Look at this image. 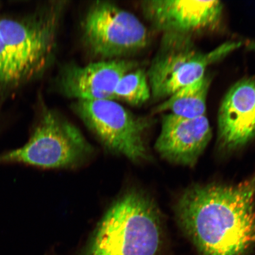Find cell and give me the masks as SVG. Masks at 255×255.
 <instances>
[{
	"mask_svg": "<svg viewBox=\"0 0 255 255\" xmlns=\"http://www.w3.org/2000/svg\"><path fill=\"white\" fill-rule=\"evenodd\" d=\"M151 98L147 73L140 68L124 75L114 93V101H123L132 106L142 105Z\"/></svg>",
	"mask_w": 255,
	"mask_h": 255,
	"instance_id": "13",
	"label": "cell"
},
{
	"mask_svg": "<svg viewBox=\"0 0 255 255\" xmlns=\"http://www.w3.org/2000/svg\"><path fill=\"white\" fill-rule=\"evenodd\" d=\"M65 7L66 2H54L23 18L0 20V34L7 59L9 91L41 76L52 63Z\"/></svg>",
	"mask_w": 255,
	"mask_h": 255,
	"instance_id": "3",
	"label": "cell"
},
{
	"mask_svg": "<svg viewBox=\"0 0 255 255\" xmlns=\"http://www.w3.org/2000/svg\"><path fill=\"white\" fill-rule=\"evenodd\" d=\"M212 135L206 116L190 119L168 114L162 117L160 134L155 148L169 161L193 166Z\"/></svg>",
	"mask_w": 255,
	"mask_h": 255,
	"instance_id": "10",
	"label": "cell"
},
{
	"mask_svg": "<svg viewBox=\"0 0 255 255\" xmlns=\"http://www.w3.org/2000/svg\"><path fill=\"white\" fill-rule=\"evenodd\" d=\"M138 63L125 59L104 60L80 66L70 64L60 72L57 85L61 93L76 101L114 100L118 83Z\"/></svg>",
	"mask_w": 255,
	"mask_h": 255,
	"instance_id": "9",
	"label": "cell"
},
{
	"mask_svg": "<svg viewBox=\"0 0 255 255\" xmlns=\"http://www.w3.org/2000/svg\"><path fill=\"white\" fill-rule=\"evenodd\" d=\"M145 18L162 34H191L212 29L221 20V1L146 0L141 2Z\"/></svg>",
	"mask_w": 255,
	"mask_h": 255,
	"instance_id": "8",
	"label": "cell"
},
{
	"mask_svg": "<svg viewBox=\"0 0 255 255\" xmlns=\"http://www.w3.org/2000/svg\"><path fill=\"white\" fill-rule=\"evenodd\" d=\"M94 151L77 127L57 112L44 109L28 142L0 155V164L73 168L89 161Z\"/></svg>",
	"mask_w": 255,
	"mask_h": 255,
	"instance_id": "4",
	"label": "cell"
},
{
	"mask_svg": "<svg viewBox=\"0 0 255 255\" xmlns=\"http://www.w3.org/2000/svg\"><path fill=\"white\" fill-rule=\"evenodd\" d=\"M219 138L228 149L243 146L255 136V78L232 86L218 112Z\"/></svg>",
	"mask_w": 255,
	"mask_h": 255,
	"instance_id": "11",
	"label": "cell"
},
{
	"mask_svg": "<svg viewBox=\"0 0 255 255\" xmlns=\"http://www.w3.org/2000/svg\"><path fill=\"white\" fill-rule=\"evenodd\" d=\"M82 31L88 50L104 60L123 59L149 43L147 29L139 19L110 1H97L91 5Z\"/></svg>",
	"mask_w": 255,
	"mask_h": 255,
	"instance_id": "7",
	"label": "cell"
},
{
	"mask_svg": "<svg viewBox=\"0 0 255 255\" xmlns=\"http://www.w3.org/2000/svg\"><path fill=\"white\" fill-rule=\"evenodd\" d=\"M210 79L205 75L199 81L174 92L155 108V113L170 112L184 119L205 116Z\"/></svg>",
	"mask_w": 255,
	"mask_h": 255,
	"instance_id": "12",
	"label": "cell"
},
{
	"mask_svg": "<svg viewBox=\"0 0 255 255\" xmlns=\"http://www.w3.org/2000/svg\"><path fill=\"white\" fill-rule=\"evenodd\" d=\"M163 248L157 205L144 191L131 188L108 207L81 255H162Z\"/></svg>",
	"mask_w": 255,
	"mask_h": 255,
	"instance_id": "2",
	"label": "cell"
},
{
	"mask_svg": "<svg viewBox=\"0 0 255 255\" xmlns=\"http://www.w3.org/2000/svg\"><path fill=\"white\" fill-rule=\"evenodd\" d=\"M242 46V41H230L203 52L194 46L191 36L163 34L160 49L146 72L151 98L166 100L181 88L202 78L209 66Z\"/></svg>",
	"mask_w": 255,
	"mask_h": 255,
	"instance_id": "5",
	"label": "cell"
},
{
	"mask_svg": "<svg viewBox=\"0 0 255 255\" xmlns=\"http://www.w3.org/2000/svg\"><path fill=\"white\" fill-rule=\"evenodd\" d=\"M71 108L111 154L136 163L150 158L146 141L150 119L137 116L114 100L76 101Z\"/></svg>",
	"mask_w": 255,
	"mask_h": 255,
	"instance_id": "6",
	"label": "cell"
},
{
	"mask_svg": "<svg viewBox=\"0 0 255 255\" xmlns=\"http://www.w3.org/2000/svg\"><path fill=\"white\" fill-rule=\"evenodd\" d=\"M9 91L7 55L4 41L0 34V94Z\"/></svg>",
	"mask_w": 255,
	"mask_h": 255,
	"instance_id": "14",
	"label": "cell"
},
{
	"mask_svg": "<svg viewBox=\"0 0 255 255\" xmlns=\"http://www.w3.org/2000/svg\"><path fill=\"white\" fill-rule=\"evenodd\" d=\"M176 215L200 255H248L255 247V175L232 186L191 187Z\"/></svg>",
	"mask_w": 255,
	"mask_h": 255,
	"instance_id": "1",
	"label": "cell"
}]
</instances>
